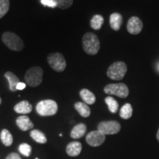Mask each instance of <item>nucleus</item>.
Masks as SVG:
<instances>
[{"mask_svg":"<svg viewBox=\"0 0 159 159\" xmlns=\"http://www.w3.org/2000/svg\"><path fill=\"white\" fill-rule=\"evenodd\" d=\"M57 104L52 99H45L39 102L36 105V111L42 116H53L57 113Z\"/></svg>","mask_w":159,"mask_h":159,"instance_id":"nucleus-5","label":"nucleus"},{"mask_svg":"<svg viewBox=\"0 0 159 159\" xmlns=\"http://www.w3.org/2000/svg\"><path fill=\"white\" fill-rule=\"evenodd\" d=\"M43 69L39 66L30 68L26 72L25 80L26 84L31 87H37L42 83Z\"/></svg>","mask_w":159,"mask_h":159,"instance_id":"nucleus-3","label":"nucleus"},{"mask_svg":"<svg viewBox=\"0 0 159 159\" xmlns=\"http://www.w3.org/2000/svg\"><path fill=\"white\" fill-rule=\"evenodd\" d=\"M143 29L142 20L137 16H133L128 20L127 24V30L129 33L132 35H138Z\"/></svg>","mask_w":159,"mask_h":159,"instance_id":"nucleus-10","label":"nucleus"},{"mask_svg":"<svg viewBox=\"0 0 159 159\" xmlns=\"http://www.w3.org/2000/svg\"><path fill=\"white\" fill-rule=\"evenodd\" d=\"M41 4L44 6H48L50 7H57V3L53 0H41Z\"/></svg>","mask_w":159,"mask_h":159,"instance_id":"nucleus-27","label":"nucleus"},{"mask_svg":"<svg viewBox=\"0 0 159 159\" xmlns=\"http://www.w3.org/2000/svg\"><path fill=\"white\" fill-rule=\"evenodd\" d=\"M30 136L33 140L38 143H41V144H45L47 142V137L45 135L41 132L40 130H33L30 132Z\"/></svg>","mask_w":159,"mask_h":159,"instance_id":"nucleus-22","label":"nucleus"},{"mask_svg":"<svg viewBox=\"0 0 159 159\" xmlns=\"http://www.w3.org/2000/svg\"><path fill=\"white\" fill-rule=\"evenodd\" d=\"M3 43L7 46L10 49L13 51L20 52L25 47V44L22 39L19 35L12 32H5L2 36Z\"/></svg>","mask_w":159,"mask_h":159,"instance_id":"nucleus-2","label":"nucleus"},{"mask_svg":"<svg viewBox=\"0 0 159 159\" xmlns=\"http://www.w3.org/2000/svg\"><path fill=\"white\" fill-rule=\"evenodd\" d=\"M16 125L23 131H27L34 127L33 123L27 116H21L18 117L16 119Z\"/></svg>","mask_w":159,"mask_h":159,"instance_id":"nucleus-11","label":"nucleus"},{"mask_svg":"<svg viewBox=\"0 0 159 159\" xmlns=\"http://www.w3.org/2000/svg\"><path fill=\"white\" fill-rule=\"evenodd\" d=\"M83 47L85 52L88 55H94L100 49V42L97 35L92 33H86L82 39Z\"/></svg>","mask_w":159,"mask_h":159,"instance_id":"nucleus-1","label":"nucleus"},{"mask_svg":"<svg viewBox=\"0 0 159 159\" xmlns=\"http://www.w3.org/2000/svg\"><path fill=\"white\" fill-rule=\"evenodd\" d=\"M25 87H26V84H25V83L19 82V83L17 84L16 90H23V89H25Z\"/></svg>","mask_w":159,"mask_h":159,"instance_id":"nucleus-29","label":"nucleus"},{"mask_svg":"<svg viewBox=\"0 0 159 159\" xmlns=\"http://www.w3.org/2000/svg\"><path fill=\"white\" fill-rule=\"evenodd\" d=\"M10 8L9 0H0V19L5 16Z\"/></svg>","mask_w":159,"mask_h":159,"instance_id":"nucleus-24","label":"nucleus"},{"mask_svg":"<svg viewBox=\"0 0 159 159\" xmlns=\"http://www.w3.org/2000/svg\"><path fill=\"white\" fill-rule=\"evenodd\" d=\"M128 67L126 63L122 61H116L108 67L107 71V76L114 80H121L124 78Z\"/></svg>","mask_w":159,"mask_h":159,"instance_id":"nucleus-4","label":"nucleus"},{"mask_svg":"<svg viewBox=\"0 0 159 159\" xmlns=\"http://www.w3.org/2000/svg\"><path fill=\"white\" fill-rule=\"evenodd\" d=\"M57 3V7L65 10L70 7L73 4V0H53Z\"/></svg>","mask_w":159,"mask_h":159,"instance_id":"nucleus-25","label":"nucleus"},{"mask_svg":"<svg viewBox=\"0 0 159 159\" xmlns=\"http://www.w3.org/2000/svg\"><path fill=\"white\" fill-rule=\"evenodd\" d=\"M133 114V108L130 104L126 103L121 108L120 112H119V116L123 119H128L132 116Z\"/></svg>","mask_w":159,"mask_h":159,"instance_id":"nucleus-20","label":"nucleus"},{"mask_svg":"<svg viewBox=\"0 0 159 159\" xmlns=\"http://www.w3.org/2000/svg\"><path fill=\"white\" fill-rule=\"evenodd\" d=\"M105 140V135L100 131H91L86 136V142L91 147L100 146L104 143Z\"/></svg>","mask_w":159,"mask_h":159,"instance_id":"nucleus-9","label":"nucleus"},{"mask_svg":"<svg viewBox=\"0 0 159 159\" xmlns=\"http://www.w3.org/2000/svg\"><path fill=\"white\" fill-rule=\"evenodd\" d=\"M97 129L104 135H114L120 131L121 125L117 121H107L99 123Z\"/></svg>","mask_w":159,"mask_h":159,"instance_id":"nucleus-8","label":"nucleus"},{"mask_svg":"<svg viewBox=\"0 0 159 159\" xmlns=\"http://www.w3.org/2000/svg\"><path fill=\"white\" fill-rule=\"evenodd\" d=\"M6 159H21V158H20L19 154L14 153V152H13V153H11L10 155H8L7 158H6Z\"/></svg>","mask_w":159,"mask_h":159,"instance_id":"nucleus-28","label":"nucleus"},{"mask_svg":"<svg viewBox=\"0 0 159 159\" xmlns=\"http://www.w3.org/2000/svg\"><path fill=\"white\" fill-rule=\"evenodd\" d=\"M156 137H157V139H158V141L159 142V129L158 130V132H157V135H156Z\"/></svg>","mask_w":159,"mask_h":159,"instance_id":"nucleus-30","label":"nucleus"},{"mask_svg":"<svg viewBox=\"0 0 159 159\" xmlns=\"http://www.w3.org/2000/svg\"><path fill=\"white\" fill-rule=\"evenodd\" d=\"M104 92L107 94L116 95L120 98H126L129 94V89L125 83H111L105 87Z\"/></svg>","mask_w":159,"mask_h":159,"instance_id":"nucleus-6","label":"nucleus"},{"mask_svg":"<svg viewBox=\"0 0 159 159\" xmlns=\"http://www.w3.org/2000/svg\"><path fill=\"white\" fill-rule=\"evenodd\" d=\"M0 137H1L2 142L4 145H5V146L9 147L13 144V136H12L10 131L7 130V129H4V130H2Z\"/></svg>","mask_w":159,"mask_h":159,"instance_id":"nucleus-21","label":"nucleus"},{"mask_svg":"<svg viewBox=\"0 0 159 159\" xmlns=\"http://www.w3.org/2000/svg\"><path fill=\"white\" fill-rule=\"evenodd\" d=\"M103 23H104V18L101 15H95L91 20L90 25L92 29L99 30L102 27Z\"/></svg>","mask_w":159,"mask_h":159,"instance_id":"nucleus-19","label":"nucleus"},{"mask_svg":"<svg viewBox=\"0 0 159 159\" xmlns=\"http://www.w3.org/2000/svg\"><path fill=\"white\" fill-rule=\"evenodd\" d=\"M1 103H2V99L0 98V105H1Z\"/></svg>","mask_w":159,"mask_h":159,"instance_id":"nucleus-31","label":"nucleus"},{"mask_svg":"<svg viewBox=\"0 0 159 159\" xmlns=\"http://www.w3.org/2000/svg\"><path fill=\"white\" fill-rule=\"evenodd\" d=\"M123 21L122 16L120 13H114L110 16V25L111 27L115 31L120 30Z\"/></svg>","mask_w":159,"mask_h":159,"instance_id":"nucleus-14","label":"nucleus"},{"mask_svg":"<svg viewBox=\"0 0 159 159\" xmlns=\"http://www.w3.org/2000/svg\"><path fill=\"white\" fill-rule=\"evenodd\" d=\"M105 102L108 105L109 111H111V113L114 114L116 113L117 111H118L119 108V103L114 98L111 97H107L105 99Z\"/></svg>","mask_w":159,"mask_h":159,"instance_id":"nucleus-23","label":"nucleus"},{"mask_svg":"<svg viewBox=\"0 0 159 159\" xmlns=\"http://www.w3.org/2000/svg\"><path fill=\"white\" fill-rule=\"evenodd\" d=\"M35 159H39V158H35Z\"/></svg>","mask_w":159,"mask_h":159,"instance_id":"nucleus-32","label":"nucleus"},{"mask_svg":"<svg viewBox=\"0 0 159 159\" xmlns=\"http://www.w3.org/2000/svg\"><path fill=\"white\" fill-rule=\"evenodd\" d=\"M86 125L83 124V123H80V124L77 125L76 126H75L72 130H71L70 134L71 137L75 139L81 138L86 133Z\"/></svg>","mask_w":159,"mask_h":159,"instance_id":"nucleus-15","label":"nucleus"},{"mask_svg":"<svg viewBox=\"0 0 159 159\" xmlns=\"http://www.w3.org/2000/svg\"><path fill=\"white\" fill-rule=\"evenodd\" d=\"M19 150L21 154L24 155V156L28 157L30 156V154H31L32 148H31L30 145L25 144H25H21V145H20L19 148Z\"/></svg>","mask_w":159,"mask_h":159,"instance_id":"nucleus-26","label":"nucleus"},{"mask_svg":"<svg viewBox=\"0 0 159 159\" xmlns=\"http://www.w3.org/2000/svg\"><path fill=\"white\" fill-rule=\"evenodd\" d=\"M82 150V144L79 142L69 143L66 147V152L69 156H77Z\"/></svg>","mask_w":159,"mask_h":159,"instance_id":"nucleus-13","label":"nucleus"},{"mask_svg":"<svg viewBox=\"0 0 159 159\" xmlns=\"http://www.w3.org/2000/svg\"><path fill=\"white\" fill-rule=\"evenodd\" d=\"M5 77L7 78L9 83L10 90L12 91H16L17 84L20 82L19 78L15 74H13L11 71H7L5 74Z\"/></svg>","mask_w":159,"mask_h":159,"instance_id":"nucleus-17","label":"nucleus"},{"mask_svg":"<svg viewBox=\"0 0 159 159\" xmlns=\"http://www.w3.org/2000/svg\"><path fill=\"white\" fill-rule=\"evenodd\" d=\"M33 110V106L28 101L23 100L15 105L14 111L18 114H30Z\"/></svg>","mask_w":159,"mask_h":159,"instance_id":"nucleus-12","label":"nucleus"},{"mask_svg":"<svg viewBox=\"0 0 159 159\" xmlns=\"http://www.w3.org/2000/svg\"><path fill=\"white\" fill-rule=\"evenodd\" d=\"M80 95L83 100L87 105H92L96 102V97H95V95L91 91L88 90V89H82L80 92Z\"/></svg>","mask_w":159,"mask_h":159,"instance_id":"nucleus-16","label":"nucleus"},{"mask_svg":"<svg viewBox=\"0 0 159 159\" xmlns=\"http://www.w3.org/2000/svg\"><path fill=\"white\" fill-rule=\"evenodd\" d=\"M47 61L49 66L57 72L64 71L66 67V60L61 53H51L47 56Z\"/></svg>","mask_w":159,"mask_h":159,"instance_id":"nucleus-7","label":"nucleus"},{"mask_svg":"<svg viewBox=\"0 0 159 159\" xmlns=\"http://www.w3.org/2000/svg\"><path fill=\"white\" fill-rule=\"evenodd\" d=\"M75 108L77 111L80 116L83 117H89L91 114V109L89 105L85 102H78L75 103Z\"/></svg>","mask_w":159,"mask_h":159,"instance_id":"nucleus-18","label":"nucleus"}]
</instances>
